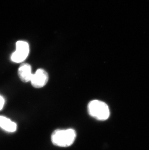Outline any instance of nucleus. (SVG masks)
I'll return each mask as SVG.
<instances>
[{"instance_id": "f257e3e1", "label": "nucleus", "mask_w": 149, "mask_h": 150, "mask_svg": "<svg viewBox=\"0 0 149 150\" xmlns=\"http://www.w3.org/2000/svg\"><path fill=\"white\" fill-rule=\"evenodd\" d=\"M76 132L74 129L56 130L51 135V141L54 145L62 147L71 146L76 138Z\"/></svg>"}, {"instance_id": "f03ea898", "label": "nucleus", "mask_w": 149, "mask_h": 150, "mask_svg": "<svg viewBox=\"0 0 149 150\" xmlns=\"http://www.w3.org/2000/svg\"><path fill=\"white\" fill-rule=\"evenodd\" d=\"M88 111L91 116L97 120H106L110 117L108 105L101 100H96L91 101L88 105Z\"/></svg>"}, {"instance_id": "7ed1b4c3", "label": "nucleus", "mask_w": 149, "mask_h": 150, "mask_svg": "<svg viewBox=\"0 0 149 150\" xmlns=\"http://www.w3.org/2000/svg\"><path fill=\"white\" fill-rule=\"evenodd\" d=\"M30 51L29 45L27 42L19 40L15 43V50L11 55V60L13 62H22L28 56Z\"/></svg>"}, {"instance_id": "20e7f679", "label": "nucleus", "mask_w": 149, "mask_h": 150, "mask_svg": "<svg viewBox=\"0 0 149 150\" xmlns=\"http://www.w3.org/2000/svg\"><path fill=\"white\" fill-rule=\"evenodd\" d=\"M48 81V75L46 71L42 69H39L32 74L30 82L33 87L36 88H40L45 86Z\"/></svg>"}, {"instance_id": "39448f33", "label": "nucleus", "mask_w": 149, "mask_h": 150, "mask_svg": "<svg viewBox=\"0 0 149 150\" xmlns=\"http://www.w3.org/2000/svg\"><path fill=\"white\" fill-rule=\"evenodd\" d=\"M18 74L20 79L23 82L27 83L31 81L33 74L31 65L28 63L21 64L18 68Z\"/></svg>"}, {"instance_id": "423d86ee", "label": "nucleus", "mask_w": 149, "mask_h": 150, "mask_svg": "<svg viewBox=\"0 0 149 150\" xmlns=\"http://www.w3.org/2000/svg\"><path fill=\"white\" fill-rule=\"evenodd\" d=\"M0 127L7 132H14L17 130V125L8 118L0 116Z\"/></svg>"}, {"instance_id": "0eeeda50", "label": "nucleus", "mask_w": 149, "mask_h": 150, "mask_svg": "<svg viewBox=\"0 0 149 150\" xmlns=\"http://www.w3.org/2000/svg\"><path fill=\"white\" fill-rule=\"evenodd\" d=\"M5 103V100L3 96L0 95V110L3 109Z\"/></svg>"}]
</instances>
